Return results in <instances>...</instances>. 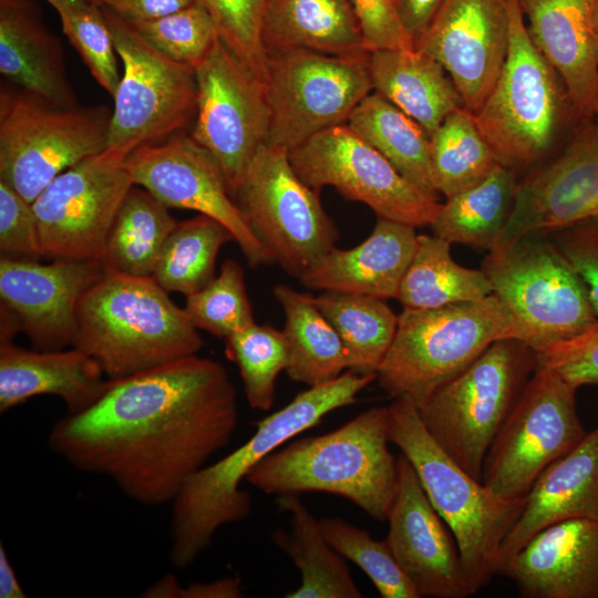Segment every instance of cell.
I'll return each instance as SVG.
<instances>
[{"mask_svg": "<svg viewBox=\"0 0 598 598\" xmlns=\"http://www.w3.org/2000/svg\"><path fill=\"white\" fill-rule=\"evenodd\" d=\"M237 391L224 365L197 354L109 380L83 412L50 429V450L74 470L109 478L144 506L171 504L230 442Z\"/></svg>", "mask_w": 598, "mask_h": 598, "instance_id": "6da1fadb", "label": "cell"}, {"mask_svg": "<svg viewBox=\"0 0 598 598\" xmlns=\"http://www.w3.org/2000/svg\"><path fill=\"white\" fill-rule=\"evenodd\" d=\"M375 379V374L348 370L332 381L308 388L258 421L244 444L193 474L171 503L169 563L178 569L190 566L210 546L218 529L246 519L251 497L240 484L250 471L330 412L353 404Z\"/></svg>", "mask_w": 598, "mask_h": 598, "instance_id": "7a4b0ae2", "label": "cell"}, {"mask_svg": "<svg viewBox=\"0 0 598 598\" xmlns=\"http://www.w3.org/2000/svg\"><path fill=\"white\" fill-rule=\"evenodd\" d=\"M389 423V406L368 409L331 432L289 441L256 465L246 481L268 495L333 494L384 522L398 487Z\"/></svg>", "mask_w": 598, "mask_h": 598, "instance_id": "3957f363", "label": "cell"}, {"mask_svg": "<svg viewBox=\"0 0 598 598\" xmlns=\"http://www.w3.org/2000/svg\"><path fill=\"white\" fill-rule=\"evenodd\" d=\"M74 346L101 365L109 380L195 355L198 329L152 276L104 269L81 296Z\"/></svg>", "mask_w": 598, "mask_h": 598, "instance_id": "277c9868", "label": "cell"}, {"mask_svg": "<svg viewBox=\"0 0 598 598\" xmlns=\"http://www.w3.org/2000/svg\"><path fill=\"white\" fill-rule=\"evenodd\" d=\"M389 415L391 443L410 461L433 507L452 530L471 595H475L497 576L502 544L526 497H499L471 476L432 437L409 401L393 400Z\"/></svg>", "mask_w": 598, "mask_h": 598, "instance_id": "5b68a950", "label": "cell"}, {"mask_svg": "<svg viewBox=\"0 0 598 598\" xmlns=\"http://www.w3.org/2000/svg\"><path fill=\"white\" fill-rule=\"evenodd\" d=\"M518 339L516 321L495 296L434 309L403 308L377 381L393 400L420 409L494 341Z\"/></svg>", "mask_w": 598, "mask_h": 598, "instance_id": "8992f818", "label": "cell"}, {"mask_svg": "<svg viewBox=\"0 0 598 598\" xmlns=\"http://www.w3.org/2000/svg\"><path fill=\"white\" fill-rule=\"evenodd\" d=\"M476 125L499 165L513 171L539 162L561 131L582 118L553 66L532 42L518 0L509 1V44Z\"/></svg>", "mask_w": 598, "mask_h": 598, "instance_id": "52a82bcc", "label": "cell"}, {"mask_svg": "<svg viewBox=\"0 0 598 598\" xmlns=\"http://www.w3.org/2000/svg\"><path fill=\"white\" fill-rule=\"evenodd\" d=\"M536 370L535 351L516 338L494 341L417 409L437 444L482 482L487 452Z\"/></svg>", "mask_w": 598, "mask_h": 598, "instance_id": "ba28073f", "label": "cell"}, {"mask_svg": "<svg viewBox=\"0 0 598 598\" xmlns=\"http://www.w3.org/2000/svg\"><path fill=\"white\" fill-rule=\"evenodd\" d=\"M112 110L60 106L20 89L0 92V181L28 202L62 172L102 153Z\"/></svg>", "mask_w": 598, "mask_h": 598, "instance_id": "9c48e42d", "label": "cell"}, {"mask_svg": "<svg viewBox=\"0 0 598 598\" xmlns=\"http://www.w3.org/2000/svg\"><path fill=\"white\" fill-rule=\"evenodd\" d=\"M482 270L493 295L512 312L518 339L534 350L578 336L598 322L581 280L545 234L493 248Z\"/></svg>", "mask_w": 598, "mask_h": 598, "instance_id": "30bf717a", "label": "cell"}, {"mask_svg": "<svg viewBox=\"0 0 598 598\" xmlns=\"http://www.w3.org/2000/svg\"><path fill=\"white\" fill-rule=\"evenodd\" d=\"M101 7L123 65L104 152L126 159L194 122L196 76L193 68L155 50L113 9Z\"/></svg>", "mask_w": 598, "mask_h": 598, "instance_id": "8fae6325", "label": "cell"}, {"mask_svg": "<svg viewBox=\"0 0 598 598\" xmlns=\"http://www.w3.org/2000/svg\"><path fill=\"white\" fill-rule=\"evenodd\" d=\"M234 199L275 264L296 278L336 247L340 238L319 193L297 175L286 148L264 143Z\"/></svg>", "mask_w": 598, "mask_h": 598, "instance_id": "7c38bea8", "label": "cell"}, {"mask_svg": "<svg viewBox=\"0 0 598 598\" xmlns=\"http://www.w3.org/2000/svg\"><path fill=\"white\" fill-rule=\"evenodd\" d=\"M368 56L369 52L341 56L305 49L268 52L266 143L290 151L324 130L347 124L373 91Z\"/></svg>", "mask_w": 598, "mask_h": 598, "instance_id": "4fadbf2b", "label": "cell"}, {"mask_svg": "<svg viewBox=\"0 0 598 598\" xmlns=\"http://www.w3.org/2000/svg\"><path fill=\"white\" fill-rule=\"evenodd\" d=\"M577 390L550 370L534 371L485 457L482 483L489 491L527 497L538 476L584 440Z\"/></svg>", "mask_w": 598, "mask_h": 598, "instance_id": "5bb4252c", "label": "cell"}, {"mask_svg": "<svg viewBox=\"0 0 598 598\" xmlns=\"http://www.w3.org/2000/svg\"><path fill=\"white\" fill-rule=\"evenodd\" d=\"M297 175L312 189L331 186L378 217L413 227L430 226L441 203L404 178L347 124L324 130L288 151Z\"/></svg>", "mask_w": 598, "mask_h": 598, "instance_id": "9a60e30c", "label": "cell"}, {"mask_svg": "<svg viewBox=\"0 0 598 598\" xmlns=\"http://www.w3.org/2000/svg\"><path fill=\"white\" fill-rule=\"evenodd\" d=\"M194 70L197 107L190 134L219 162L235 198L249 163L268 136L266 83L220 37Z\"/></svg>", "mask_w": 598, "mask_h": 598, "instance_id": "2e32d148", "label": "cell"}, {"mask_svg": "<svg viewBox=\"0 0 598 598\" xmlns=\"http://www.w3.org/2000/svg\"><path fill=\"white\" fill-rule=\"evenodd\" d=\"M133 185L125 159L104 151L58 175L32 203L43 258L101 260Z\"/></svg>", "mask_w": 598, "mask_h": 598, "instance_id": "e0dca14e", "label": "cell"}, {"mask_svg": "<svg viewBox=\"0 0 598 598\" xmlns=\"http://www.w3.org/2000/svg\"><path fill=\"white\" fill-rule=\"evenodd\" d=\"M125 165L134 185L168 208L195 210L227 227L251 268L275 264L231 197L219 162L190 133L181 131L144 145L126 157Z\"/></svg>", "mask_w": 598, "mask_h": 598, "instance_id": "ac0fdd59", "label": "cell"}, {"mask_svg": "<svg viewBox=\"0 0 598 598\" xmlns=\"http://www.w3.org/2000/svg\"><path fill=\"white\" fill-rule=\"evenodd\" d=\"M101 260L0 259V339L24 332L37 350L74 346L81 296L103 275Z\"/></svg>", "mask_w": 598, "mask_h": 598, "instance_id": "d6986e66", "label": "cell"}, {"mask_svg": "<svg viewBox=\"0 0 598 598\" xmlns=\"http://www.w3.org/2000/svg\"><path fill=\"white\" fill-rule=\"evenodd\" d=\"M598 217V132L582 118L559 154L518 182L495 247ZM494 247V248H495Z\"/></svg>", "mask_w": 598, "mask_h": 598, "instance_id": "ffe728a7", "label": "cell"}, {"mask_svg": "<svg viewBox=\"0 0 598 598\" xmlns=\"http://www.w3.org/2000/svg\"><path fill=\"white\" fill-rule=\"evenodd\" d=\"M511 0H444L415 49L447 72L475 114L493 90L509 44Z\"/></svg>", "mask_w": 598, "mask_h": 598, "instance_id": "44dd1931", "label": "cell"}, {"mask_svg": "<svg viewBox=\"0 0 598 598\" xmlns=\"http://www.w3.org/2000/svg\"><path fill=\"white\" fill-rule=\"evenodd\" d=\"M398 487L386 540L420 597L471 596L456 539L430 502L410 461L400 453Z\"/></svg>", "mask_w": 598, "mask_h": 598, "instance_id": "7402d4cb", "label": "cell"}, {"mask_svg": "<svg viewBox=\"0 0 598 598\" xmlns=\"http://www.w3.org/2000/svg\"><path fill=\"white\" fill-rule=\"evenodd\" d=\"M522 598H598V522L571 518L534 535L502 568Z\"/></svg>", "mask_w": 598, "mask_h": 598, "instance_id": "603a6c76", "label": "cell"}, {"mask_svg": "<svg viewBox=\"0 0 598 598\" xmlns=\"http://www.w3.org/2000/svg\"><path fill=\"white\" fill-rule=\"evenodd\" d=\"M528 35L561 79L581 117L598 93L597 0H518Z\"/></svg>", "mask_w": 598, "mask_h": 598, "instance_id": "cb8c5ba5", "label": "cell"}, {"mask_svg": "<svg viewBox=\"0 0 598 598\" xmlns=\"http://www.w3.org/2000/svg\"><path fill=\"white\" fill-rule=\"evenodd\" d=\"M109 379L99 362L82 350H28L0 339V412L37 395L60 398L69 414L93 405Z\"/></svg>", "mask_w": 598, "mask_h": 598, "instance_id": "d4e9b609", "label": "cell"}, {"mask_svg": "<svg viewBox=\"0 0 598 598\" xmlns=\"http://www.w3.org/2000/svg\"><path fill=\"white\" fill-rule=\"evenodd\" d=\"M416 243L415 227L378 217L362 243L333 247L298 279L310 289L396 299Z\"/></svg>", "mask_w": 598, "mask_h": 598, "instance_id": "484cf974", "label": "cell"}, {"mask_svg": "<svg viewBox=\"0 0 598 598\" xmlns=\"http://www.w3.org/2000/svg\"><path fill=\"white\" fill-rule=\"evenodd\" d=\"M571 518L598 522V425L538 476L518 520L502 544L497 576L534 535Z\"/></svg>", "mask_w": 598, "mask_h": 598, "instance_id": "4316f807", "label": "cell"}, {"mask_svg": "<svg viewBox=\"0 0 598 598\" xmlns=\"http://www.w3.org/2000/svg\"><path fill=\"white\" fill-rule=\"evenodd\" d=\"M0 73L48 102L79 105L61 45L29 0H0Z\"/></svg>", "mask_w": 598, "mask_h": 598, "instance_id": "83f0119b", "label": "cell"}, {"mask_svg": "<svg viewBox=\"0 0 598 598\" xmlns=\"http://www.w3.org/2000/svg\"><path fill=\"white\" fill-rule=\"evenodd\" d=\"M368 63L373 91L416 121L430 136L450 113L464 106L445 69L415 48L373 50Z\"/></svg>", "mask_w": 598, "mask_h": 598, "instance_id": "f1b7e54d", "label": "cell"}, {"mask_svg": "<svg viewBox=\"0 0 598 598\" xmlns=\"http://www.w3.org/2000/svg\"><path fill=\"white\" fill-rule=\"evenodd\" d=\"M262 40L267 52L305 49L341 56L369 52L350 0H269Z\"/></svg>", "mask_w": 598, "mask_h": 598, "instance_id": "f546056e", "label": "cell"}, {"mask_svg": "<svg viewBox=\"0 0 598 598\" xmlns=\"http://www.w3.org/2000/svg\"><path fill=\"white\" fill-rule=\"evenodd\" d=\"M285 313L288 378L308 388L334 380L348 369V358L336 329L315 305L312 295L279 283L272 288Z\"/></svg>", "mask_w": 598, "mask_h": 598, "instance_id": "4dcf8cb0", "label": "cell"}, {"mask_svg": "<svg viewBox=\"0 0 598 598\" xmlns=\"http://www.w3.org/2000/svg\"><path fill=\"white\" fill-rule=\"evenodd\" d=\"M277 505L291 516V529L272 534L301 574L300 586L286 598H361L342 556L326 539L320 522L302 503L299 494L277 497Z\"/></svg>", "mask_w": 598, "mask_h": 598, "instance_id": "1f68e13d", "label": "cell"}, {"mask_svg": "<svg viewBox=\"0 0 598 598\" xmlns=\"http://www.w3.org/2000/svg\"><path fill=\"white\" fill-rule=\"evenodd\" d=\"M347 125L384 156L410 183L436 195L430 135L375 91L353 110Z\"/></svg>", "mask_w": 598, "mask_h": 598, "instance_id": "d6a6232c", "label": "cell"}, {"mask_svg": "<svg viewBox=\"0 0 598 598\" xmlns=\"http://www.w3.org/2000/svg\"><path fill=\"white\" fill-rule=\"evenodd\" d=\"M515 171L497 165L480 184L446 198L430 225L451 244L492 250L512 212Z\"/></svg>", "mask_w": 598, "mask_h": 598, "instance_id": "836d02e7", "label": "cell"}, {"mask_svg": "<svg viewBox=\"0 0 598 598\" xmlns=\"http://www.w3.org/2000/svg\"><path fill=\"white\" fill-rule=\"evenodd\" d=\"M451 245L435 235H417L396 296L403 308L434 309L493 293L485 272L458 265L451 255Z\"/></svg>", "mask_w": 598, "mask_h": 598, "instance_id": "e575fe53", "label": "cell"}, {"mask_svg": "<svg viewBox=\"0 0 598 598\" xmlns=\"http://www.w3.org/2000/svg\"><path fill=\"white\" fill-rule=\"evenodd\" d=\"M178 221L147 189L133 185L109 231L104 269L131 276L153 275L164 244Z\"/></svg>", "mask_w": 598, "mask_h": 598, "instance_id": "d590c367", "label": "cell"}, {"mask_svg": "<svg viewBox=\"0 0 598 598\" xmlns=\"http://www.w3.org/2000/svg\"><path fill=\"white\" fill-rule=\"evenodd\" d=\"M312 299L341 338L348 370L377 375L398 326V315L386 300L332 291H324Z\"/></svg>", "mask_w": 598, "mask_h": 598, "instance_id": "8d00e7d4", "label": "cell"}, {"mask_svg": "<svg viewBox=\"0 0 598 598\" xmlns=\"http://www.w3.org/2000/svg\"><path fill=\"white\" fill-rule=\"evenodd\" d=\"M234 241L218 220L199 214L178 221L166 239L152 277L167 292L193 295L215 276V264L224 244Z\"/></svg>", "mask_w": 598, "mask_h": 598, "instance_id": "74e56055", "label": "cell"}, {"mask_svg": "<svg viewBox=\"0 0 598 598\" xmlns=\"http://www.w3.org/2000/svg\"><path fill=\"white\" fill-rule=\"evenodd\" d=\"M430 150L436 190L445 198L480 184L498 165L474 114L464 106L431 134Z\"/></svg>", "mask_w": 598, "mask_h": 598, "instance_id": "f35d334b", "label": "cell"}, {"mask_svg": "<svg viewBox=\"0 0 598 598\" xmlns=\"http://www.w3.org/2000/svg\"><path fill=\"white\" fill-rule=\"evenodd\" d=\"M225 340L226 354L239 369L248 404L268 411L275 402L276 380L288 365L283 332L270 324L254 323Z\"/></svg>", "mask_w": 598, "mask_h": 598, "instance_id": "ab89813d", "label": "cell"}, {"mask_svg": "<svg viewBox=\"0 0 598 598\" xmlns=\"http://www.w3.org/2000/svg\"><path fill=\"white\" fill-rule=\"evenodd\" d=\"M319 522L328 543L368 576L382 598H421L386 539L378 540L368 530L339 517Z\"/></svg>", "mask_w": 598, "mask_h": 598, "instance_id": "60d3db41", "label": "cell"}, {"mask_svg": "<svg viewBox=\"0 0 598 598\" xmlns=\"http://www.w3.org/2000/svg\"><path fill=\"white\" fill-rule=\"evenodd\" d=\"M184 310L198 330L217 338L226 339L256 323L243 268L233 259L221 264L218 276L205 288L186 297Z\"/></svg>", "mask_w": 598, "mask_h": 598, "instance_id": "b9f144b4", "label": "cell"}, {"mask_svg": "<svg viewBox=\"0 0 598 598\" xmlns=\"http://www.w3.org/2000/svg\"><path fill=\"white\" fill-rule=\"evenodd\" d=\"M128 22L159 53L193 69L219 37L213 19L197 3L163 18Z\"/></svg>", "mask_w": 598, "mask_h": 598, "instance_id": "7bdbcfd3", "label": "cell"}, {"mask_svg": "<svg viewBox=\"0 0 598 598\" xmlns=\"http://www.w3.org/2000/svg\"><path fill=\"white\" fill-rule=\"evenodd\" d=\"M63 33L81 55L90 73L112 97L118 86L116 50L102 7L89 1L58 11Z\"/></svg>", "mask_w": 598, "mask_h": 598, "instance_id": "ee69618b", "label": "cell"}, {"mask_svg": "<svg viewBox=\"0 0 598 598\" xmlns=\"http://www.w3.org/2000/svg\"><path fill=\"white\" fill-rule=\"evenodd\" d=\"M213 19L220 39L266 83L268 52L262 40L269 0H195Z\"/></svg>", "mask_w": 598, "mask_h": 598, "instance_id": "f6af8a7d", "label": "cell"}, {"mask_svg": "<svg viewBox=\"0 0 598 598\" xmlns=\"http://www.w3.org/2000/svg\"><path fill=\"white\" fill-rule=\"evenodd\" d=\"M538 369L558 374L576 388L598 385V322L569 339L536 350Z\"/></svg>", "mask_w": 598, "mask_h": 598, "instance_id": "bcb514c9", "label": "cell"}, {"mask_svg": "<svg viewBox=\"0 0 598 598\" xmlns=\"http://www.w3.org/2000/svg\"><path fill=\"white\" fill-rule=\"evenodd\" d=\"M0 254L1 258L16 260L43 258L32 203L2 181H0Z\"/></svg>", "mask_w": 598, "mask_h": 598, "instance_id": "7dc6e473", "label": "cell"}, {"mask_svg": "<svg viewBox=\"0 0 598 598\" xmlns=\"http://www.w3.org/2000/svg\"><path fill=\"white\" fill-rule=\"evenodd\" d=\"M545 235L578 275L598 318V217Z\"/></svg>", "mask_w": 598, "mask_h": 598, "instance_id": "c3c4849f", "label": "cell"}, {"mask_svg": "<svg viewBox=\"0 0 598 598\" xmlns=\"http://www.w3.org/2000/svg\"><path fill=\"white\" fill-rule=\"evenodd\" d=\"M360 21L367 50L413 49L391 0H350Z\"/></svg>", "mask_w": 598, "mask_h": 598, "instance_id": "681fc988", "label": "cell"}, {"mask_svg": "<svg viewBox=\"0 0 598 598\" xmlns=\"http://www.w3.org/2000/svg\"><path fill=\"white\" fill-rule=\"evenodd\" d=\"M391 2L401 25L415 45L444 0H391Z\"/></svg>", "mask_w": 598, "mask_h": 598, "instance_id": "f907efd6", "label": "cell"}, {"mask_svg": "<svg viewBox=\"0 0 598 598\" xmlns=\"http://www.w3.org/2000/svg\"><path fill=\"white\" fill-rule=\"evenodd\" d=\"M195 0H116L113 9L131 22L166 17L195 4Z\"/></svg>", "mask_w": 598, "mask_h": 598, "instance_id": "816d5d0a", "label": "cell"}, {"mask_svg": "<svg viewBox=\"0 0 598 598\" xmlns=\"http://www.w3.org/2000/svg\"><path fill=\"white\" fill-rule=\"evenodd\" d=\"M241 582L237 577H223L208 582L182 586L179 598H239Z\"/></svg>", "mask_w": 598, "mask_h": 598, "instance_id": "f5cc1de1", "label": "cell"}, {"mask_svg": "<svg viewBox=\"0 0 598 598\" xmlns=\"http://www.w3.org/2000/svg\"><path fill=\"white\" fill-rule=\"evenodd\" d=\"M24 597L27 595L18 580L3 544L0 543V598Z\"/></svg>", "mask_w": 598, "mask_h": 598, "instance_id": "db71d44e", "label": "cell"}, {"mask_svg": "<svg viewBox=\"0 0 598 598\" xmlns=\"http://www.w3.org/2000/svg\"><path fill=\"white\" fill-rule=\"evenodd\" d=\"M182 585L172 575H165L154 584L150 585L142 594L144 598H179Z\"/></svg>", "mask_w": 598, "mask_h": 598, "instance_id": "11a10c76", "label": "cell"}, {"mask_svg": "<svg viewBox=\"0 0 598 598\" xmlns=\"http://www.w3.org/2000/svg\"><path fill=\"white\" fill-rule=\"evenodd\" d=\"M49 2L55 11H60L68 8H74L79 6H83L89 2V0H45Z\"/></svg>", "mask_w": 598, "mask_h": 598, "instance_id": "9f6ffc18", "label": "cell"}, {"mask_svg": "<svg viewBox=\"0 0 598 598\" xmlns=\"http://www.w3.org/2000/svg\"><path fill=\"white\" fill-rule=\"evenodd\" d=\"M93 3H96L99 6H105V7H109V8H113L116 0H89Z\"/></svg>", "mask_w": 598, "mask_h": 598, "instance_id": "6f0895ef", "label": "cell"}, {"mask_svg": "<svg viewBox=\"0 0 598 598\" xmlns=\"http://www.w3.org/2000/svg\"><path fill=\"white\" fill-rule=\"evenodd\" d=\"M594 124L596 126V130L598 132V93H597V102H596V110L592 116Z\"/></svg>", "mask_w": 598, "mask_h": 598, "instance_id": "680465c9", "label": "cell"}, {"mask_svg": "<svg viewBox=\"0 0 598 598\" xmlns=\"http://www.w3.org/2000/svg\"><path fill=\"white\" fill-rule=\"evenodd\" d=\"M596 24H597V29H598V0L596 2Z\"/></svg>", "mask_w": 598, "mask_h": 598, "instance_id": "91938a15", "label": "cell"}, {"mask_svg": "<svg viewBox=\"0 0 598 598\" xmlns=\"http://www.w3.org/2000/svg\"><path fill=\"white\" fill-rule=\"evenodd\" d=\"M597 406H598V402H597Z\"/></svg>", "mask_w": 598, "mask_h": 598, "instance_id": "94428289", "label": "cell"}]
</instances>
